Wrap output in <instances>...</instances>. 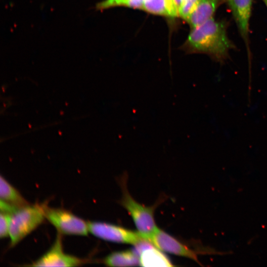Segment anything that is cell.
Segmentation results:
<instances>
[{
    "label": "cell",
    "mask_w": 267,
    "mask_h": 267,
    "mask_svg": "<svg viewBox=\"0 0 267 267\" xmlns=\"http://www.w3.org/2000/svg\"><path fill=\"white\" fill-rule=\"evenodd\" d=\"M227 27L225 21L211 18L191 29L183 47L188 52L204 53L215 61L223 63L235 47L228 37Z\"/></svg>",
    "instance_id": "obj_1"
},
{
    "label": "cell",
    "mask_w": 267,
    "mask_h": 267,
    "mask_svg": "<svg viewBox=\"0 0 267 267\" xmlns=\"http://www.w3.org/2000/svg\"><path fill=\"white\" fill-rule=\"evenodd\" d=\"M9 236L13 247L43 222L45 219L43 204L18 208L10 215Z\"/></svg>",
    "instance_id": "obj_2"
},
{
    "label": "cell",
    "mask_w": 267,
    "mask_h": 267,
    "mask_svg": "<svg viewBox=\"0 0 267 267\" xmlns=\"http://www.w3.org/2000/svg\"><path fill=\"white\" fill-rule=\"evenodd\" d=\"M120 184L122 196L119 203L131 215L138 231L146 240L158 228L155 222L154 212L159 203L147 207L136 201L128 191L126 175L120 179Z\"/></svg>",
    "instance_id": "obj_3"
},
{
    "label": "cell",
    "mask_w": 267,
    "mask_h": 267,
    "mask_svg": "<svg viewBox=\"0 0 267 267\" xmlns=\"http://www.w3.org/2000/svg\"><path fill=\"white\" fill-rule=\"evenodd\" d=\"M45 219L61 234L86 236L89 231L88 222L62 208H54L43 204Z\"/></svg>",
    "instance_id": "obj_4"
},
{
    "label": "cell",
    "mask_w": 267,
    "mask_h": 267,
    "mask_svg": "<svg viewBox=\"0 0 267 267\" xmlns=\"http://www.w3.org/2000/svg\"><path fill=\"white\" fill-rule=\"evenodd\" d=\"M89 231L94 236L110 242L138 244L145 239L139 232L100 222H88Z\"/></svg>",
    "instance_id": "obj_5"
},
{
    "label": "cell",
    "mask_w": 267,
    "mask_h": 267,
    "mask_svg": "<svg viewBox=\"0 0 267 267\" xmlns=\"http://www.w3.org/2000/svg\"><path fill=\"white\" fill-rule=\"evenodd\" d=\"M61 234L58 232L51 248L39 259L28 266L77 267L86 264L88 260L65 253L63 250Z\"/></svg>",
    "instance_id": "obj_6"
},
{
    "label": "cell",
    "mask_w": 267,
    "mask_h": 267,
    "mask_svg": "<svg viewBox=\"0 0 267 267\" xmlns=\"http://www.w3.org/2000/svg\"><path fill=\"white\" fill-rule=\"evenodd\" d=\"M253 0H226V3L231 12L238 30L244 41L248 56L250 49V20Z\"/></svg>",
    "instance_id": "obj_7"
},
{
    "label": "cell",
    "mask_w": 267,
    "mask_h": 267,
    "mask_svg": "<svg viewBox=\"0 0 267 267\" xmlns=\"http://www.w3.org/2000/svg\"><path fill=\"white\" fill-rule=\"evenodd\" d=\"M146 240L161 251L199 263L195 251L159 228Z\"/></svg>",
    "instance_id": "obj_8"
},
{
    "label": "cell",
    "mask_w": 267,
    "mask_h": 267,
    "mask_svg": "<svg viewBox=\"0 0 267 267\" xmlns=\"http://www.w3.org/2000/svg\"><path fill=\"white\" fill-rule=\"evenodd\" d=\"M226 0H198L186 20L191 29L213 18L217 9Z\"/></svg>",
    "instance_id": "obj_9"
},
{
    "label": "cell",
    "mask_w": 267,
    "mask_h": 267,
    "mask_svg": "<svg viewBox=\"0 0 267 267\" xmlns=\"http://www.w3.org/2000/svg\"><path fill=\"white\" fill-rule=\"evenodd\" d=\"M151 243L145 241L137 247L140 266L143 267H172L170 260L161 252L151 246Z\"/></svg>",
    "instance_id": "obj_10"
},
{
    "label": "cell",
    "mask_w": 267,
    "mask_h": 267,
    "mask_svg": "<svg viewBox=\"0 0 267 267\" xmlns=\"http://www.w3.org/2000/svg\"><path fill=\"white\" fill-rule=\"evenodd\" d=\"M142 10L169 18L179 16L178 8L173 0H144Z\"/></svg>",
    "instance_id": "obj_11"
},
{
    "label": "cell",
    "mask_w": 267,
    "mask_h": 267,
    "mask_svg": "<svg viewBox=\"0 0 267 267\" xmlns=\"http://www.w3.org/2000/svg\"><path fill=\"white\" fill-rule=\"evenodd\" d=\"M103 263L109 267H129L140 265L138 255L135 251L132 250L112 252L103 259Z\"/></svg>",
    "instance_id": "obj_12"
},
{
    "label": "cell",
    "mask_w": 267,
    "mask_h": 267,
    "mask_svg": "<svg viewBox=\"0 0 267 267\" xmlns=\"http://www.w3.org/2000/svg\"><path fill=\"white\" fill-rule=\"evenodd\" d=\"M0 200L19 208L30 204L16 188L1 176L0 178Z\"/></svg>",
    "instance_id": "obj_13"
},
{
    "label": "cell",
    "mask_w": 267,
    "mask_h": 267,
    "mask_svg": "<svg viewBox=\"0 0 267 267\" xmlns=\"http://www.w3.org/2000/svg\"><path fill=\"white\" fill-rule=\"evenodd\" d=\"M144 0H103L96 4L95 9L102 11L117 6L142 9Z\"/></svg>",
    "instance_id": "obj_14"
},
{
    "label": "cell",
    "mask_w": 267,
    "mask_h": 267,
    "mask_svg": "<svg viewBox=\"0 0 267 267\" xmlns=\"http://www.w3.org/2000/svg\"><path fill=\"white\" fill-rule=\"evenodd\" d=\"M198 0H183L178 8V15L186 20Z\"/></svg>",
    "instance_id": "obj_15"
},
{
    "label": "cell",
    "mask_w": 267,
    "mask_h": 267,
    "mask_svg": "<svg viewBox=\"0 0 267 267\" xmlns=\"http://www.w3.org/2000/svg\"><path fill=\"white\" fill-rule=\"evenodd\" d=\"M10 215L0 212V237L1 238L9 236Z\"/></svg>",
    "instance_id": "obj_16"
},
{
    "label": "cell",
    "mask_w": 267,
    "mask_h": 267,
    "mask_svg": "<svg viewBox=\"0 0 267 267\" xmlns=\"http://www.w3.org/2000/svg\"><path fill=\"white\" fill-rule=\"evenodd\" d=\"M176 5L177 6L178 9L179 7L180 6L181 3H182L183 0H173Z\"/></svg>",
    "instance_id": "obj_17"
},
{
    "label": "cell",
    "mask_w": 267,
    "mask_h": 267,
    "mask_svg": "<svg viewBox=\"0 0 267 267\" xmlns=\"http://www.w3.org/2000/svg\"><path fill=\"white\" fill-rule=\"evenodd\" d=\"M263 3L265 4V6L267 8V0H261Z\"/></svg>",
    "instance_id": "obj_18"
}]
</instances>
